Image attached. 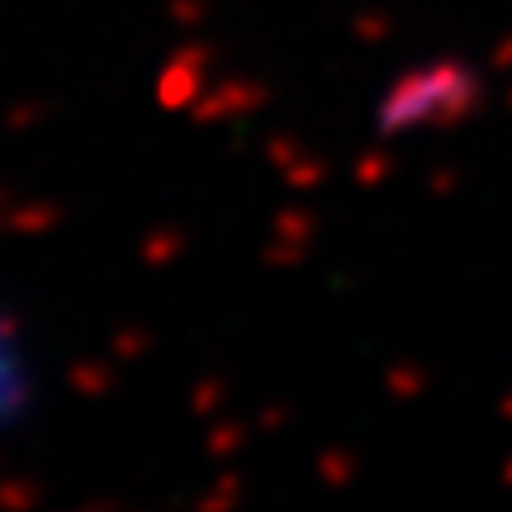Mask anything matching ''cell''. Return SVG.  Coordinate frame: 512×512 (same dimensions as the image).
<instances>
[{
    "mask_svg": "<svg viewBox=\"0 0 512 512\" xmlns=\"http://www.w3.org/2000/svg\"><path fill=\"white\" fill-rule=\"evenodd\" d=\"M479 76L460 57H437L399 72L375 100V128L380 138H408L422 128H441L475 105Z\"/></svg>",
    "mask_w": 512,
    "mask_h": 512,
    "instance_id": "cell-1",
    "label": "cell"
}]
</instances>
